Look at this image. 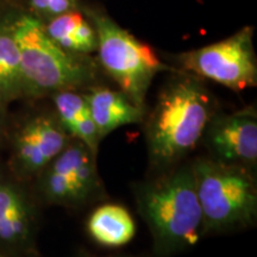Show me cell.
<instances>
[{
  "mask_svg": "<svg viewBox=\"0 0 257 257\" xmlns=\"http://www.w3.org/2000/svg\"><path fill=\"white\" fill-rule=\"evenodd\" d=\"M214 113V100L202 80L184 70H172L144 119L150 167L159 173L180 165L201 142Z\"/></svg>",
  "mask_w": 257,
  "mask_h": 257,
  "instance_id": "1",
  "label": "cell"
},
{
  "mask_svg": "<svg viewBox=\"0 0 257 257\" xmlns=\"http://www.w3.org/2000/svg\"><path fill=\"white\" fill-rule=\"evenodd\" d=\"M133 193L138 213L152 234L156 257L185 251L204 237L191 163L172 167L136 182Z\"/></svg>",
  "mask_w": 257,
  "mask_h": 257,
  "instance_id": "2",
  "label": "cell"
},
{
  "mask_svg": "<svg viewBox=\"0 0 257 257\" xmlns=\"http://www.w3.org/2000/svg\"><path fill=\"white\" fill-rule=\"evenodd\" d=\"M3 22L17 44L29 98L60 91L83 92L98 83V66L91 56L76 55L60 48L35 16L28 11L11 12Z\"/></svg>",
  "mask_w": 257,
  "mask_h": 257,
  "instance_id": "3",
  "label": "cell"
},
{
  "mask_svg": "<svg viewBox=\"0 0 257 257\" xmlns=\"http://www.w3.org/2000/svg\"><path fill=\"white\" fill-rule=\"evenodd\" d=\"M202 213V236L250 229L257 220L255 172L199 157L191 163Z\"/></svg>",
  "mask_w": 257,
  "mask_h": 257,
  "instance_id": "4",
  "label": "cell"
},
{
  "mask_svg": "<svg viewBox=\"0 0 257 257\" xmlns=\"http://www.w3.org/2000/svg\"><path fill=\"white\" fill-rule=\"evenodd\" d=\"M81 10L95 29L99 67L119 91L147 110L146 98L155 76L174 68L163 63L153 47L135 37L101 9L86 5Z\"/></svg>",
  "mask_w": 257,
  "mask_h": 257,
  "instance_id": "5",
  "label": "cell"
},
{
  "mask_svg": "<svg viewBox=\"0 0 257 257\" xmlns=\"http://www.w3.org/2000/svg\"><path fill=\"white\" fill-rule=\"evenodd\" d=\"M253 27H244L216 43L176 54L179 69L234 92L257 86Z\"/></svg>",
  "mask_w": 257,
  "mask_h": 257,
  "instance_id": "6",
  "label": "cell"
},
{
  "mask_svg": "<svg viewBox=\"0 0 257 257\" xmlns=\"http://www.w3.org/2000/svg\"><path fill=\"white\" fill-rule=\"evenodd\" d=\"M37 178L38 193L49 205L76 210L104 195L96 155L74 138Z\"/></svg>",
  "mask_w": 257,
  "mask_h": 257,
  "instance_id": "7",
  "label": "cell"
},
{
  "mask_svg": "<svg viewBox=\"0 0 257 257\" xmlns=\"http://www.w3.org/2000/svg\"><path fill=\"white\" fill-rule=\"evenodd\" d=\"M201 142L210 159L255 172L257 166V112L252 106L230 113H214Z\"/></svg>",
  "mask_w": 257,
  "mask_h": 257,
  "instance_id": "8",
  "label": "cell"
},
{
  "mask_svg": "<svg viewBox=\"0 0 257 257\" xmlns=\"http://www.w3.org/2000/svg\"><path fill=\"white\" fill-rule=\"evenodd\" d=\"M70 140L55 113L34 115L15 135L12 167L21 178H37Z\"/></svg>",
  "mask_w": 257,
  "mask_h": 257,
  "instance_id": "9",
  "label": "cell"
},
{
  "mask_svg": "<svg viewBox=\"0 0 257 257\" xmlns=\"http://www.w3.org/2000/svg\"><path fill=\"white\" fill-rule=\"evenodd\" d=\"M34 210L23 189L0 181V248L23 255L34 251Z\"/></svg>",
  "mask_w": 257,
  "mask_h": 257,
  "instance_id": "10",
  "label": "cell"
},
{
  "mask_svg": "<svg viewBox=\"0 0 257 257\" xmlns=\"http://www.w3.org/2000/svg\"><path fill=\"white\" fill-rule=\"evenodd\" d=\"M82 93L100 141L117 128L142 124L146 119V108L137 106L119 89H112L96 83Z\"/></svg>",
  "mask_w": 257,
  "mask_h": 257,
  "instance_id": "11",
  "label": "cell"
},
{
  "mask_svg": "<svg viewBox=\"0 0 257 257\" xmlns=\"http://www.w3.org/2000/svg\"><path fill=\"white\" fill-rule=\"evenodd\" d=\"M89 238L104 248L126 245L136 234V223L124 206L107 202L92 211L86 220Z\"/></svg>",
  "mask_w": 257,
  "mask_h": 257,
  "instance_id": "12",
  "label": "cell"
},
{
  "mask_svg": "<svg viewBox=\"0 0 257 257\" xmlns=\"http://www.w3.org/2000/svg\"><path fill=\"white\" fill-rule=\"evenodd\" d=\"M54 102V113L67 134L74 140H78L98 155V133L92 119L91 111L82 92L60 91L50 95Z\"/></svg>",
  "mask_w": 257,
  "mask_h": 257,
  "instance_id": "13",
  "label": "cell"
},
{
  "mask_svg": "<svg viewBox=\"0 0 257 257\" xmlns=\"http://www.w3.org/2000/svg\"><path fill=\"white\" fill-rule=\"evenodd\" d=\"M43 28L50 40L68 53L82 56L96 53L95 29L81 9L51 18L44 22Z\"/></svg>",
  "mask_w": 257,
  "mask_h": 257,
  "instance_id": "14",
  "label": "cell"
},
{
  "mask_svg": "<svg viewBox=\"0 0 257 257\" xmlns=\"http://www.w3.org/2000/svg\"><path fill=\"white\" fill-rule=\"evenodd\" d=\"M24 96L27 93L17 44L8 25L0 21V106Z\"/></svg>",
  "mask_w": 257,
  "mask_h": 257,
  "instance_id": "15",
  "label": "cell"
},
{
  "mask_svg": "<svg viewBox=\"0 0 257 257\" xmlns=\"http://www.w3.org/2000/svg\"><path fill=\"white\" fill-rule=\"evenodd\" d=\"M29 14L42 23L73 10L81 9L80 0H27Z\"/></svg>",
  "mask_w": 257,
  "mask_h": 257,
  "instance_id": "16",
  "label": "cell"
},
{
  "mask_svg": "<svg viewBox=\"0 0 257 257\" xmlns=\"http://www.w3.org/2000/svg\"><path fill=\"white\" fill-rule=\"evenodd\" d=\"M80 257H136L131 255H107V256H94V255H81Z\"/></svg>",
  "mask_w": 257,
  "mask_h": 257,
  "instance_id": "17",
  "label": "cell"
},
{
  "mask_svg": "<svg viewBox=\"0 0 257 257\" xmlns=\"http://www.w3.org/2000/svg\"><path fill=\"white\" fill-rule=\"evenodd\" d=\"M2 108V106H0ZM2 126H3V121H2V112H0V131H2Z\"/></svg>",
  "mask_w": 257,
  "mask_h": 257,
  "instance_id": "18",
  "label": "cell"
},
{
  "mask_svg": "<svg viewBox=\"0 0 257 257\" xmlns=\"http://www.w3.org/2000/svg\"><path fill=\"white\" fill-rule=\"evenodd\" d=\"M0 257H9V256H6V255H4V253H3L2 251H0Z\"/></svg>",
  "mask_w": 257,
  "mask_h": 257,
  "instance_id": "19",
  "label": "cell"
}]
</instances>
